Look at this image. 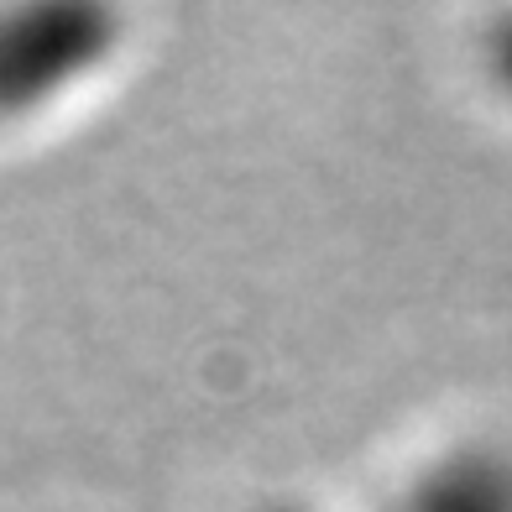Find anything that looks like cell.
Masks as SVG:
<instances>
[{"mask_svg":"<svg viewBox=\"0 0 512 512\" xmlns=\"http://www.w3.org/2000/svg\"><path fill=\"white\" fill-rule=\"evenodd\" d=\"M283 512H293V507H283Z\"/></svg>","mask_w":512,"mask_h":512,"instance_id":"obj_2","label":"cell"},{"mask_svg":"<svg viewBox=\"0 0 512 512\" xmlns=\"http://www.w3.org/2000/svg\"><path fill=\"white\" fill-rule=\"evenodd\" d=\"M403 512H512V465L497 455H455L413 486Z\"/></svg>","mask_w":512,"mask_h":512,"instance_id":"obj_1","label":"cell"}]
</instances>
